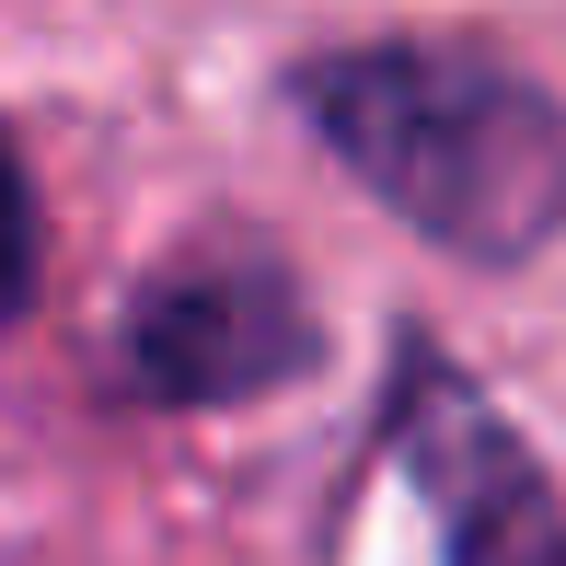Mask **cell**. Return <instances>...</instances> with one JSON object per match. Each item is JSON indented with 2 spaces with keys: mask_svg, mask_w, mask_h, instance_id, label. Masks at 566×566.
Here are the masks:
<instances>
[{
  "mask_svg": "<svg viewBox=\"0 0 566 566\" xmlns=\"http://www.w3.org/2000/svg\"><path fill=\"white\" fill-rule=\"evenodd\" d=\"M290 105L370 209H394L451 266H532L566 231V105L462 35L324 46Z\"/></svg>",
  "mask_w": 566,
  "mask_h": 566,
  "instance_id": "1",
  "label": "cell"
},
{
  "mask_svg": "<svg viewBox=\"0 0 566 566\" xmlns=\"http://www.w3.org/2000/svg\"><path fill=\"white\" fill-rule=\"evenodd\" d=\"M105 370L127 405H266L324 370V313L277 266V243L197 231L127 290Z\"/></svg>",
  "mask_w": 566,
  "mask_h": 566,
  "instance_id": "2",
  "label": "cell"
},
{
  "mask_svg": "<svg viewBox=\"0 0 566 566\" xmlns=\"http://www.w3.org/2000/svg\"><path fill=\"white\" fill-rule=\"evenodd\" d=\"M381 451L428 497L440 566H566V497L544 451L509 428V405L440 336H394V394H381Z\"/></svg>",
  "mask_w": 566,
  "mask_h": 566,
  "instance_id": "3",
  "label": "cell"
},
{
  "mask_svg": "<svg viewBox=\"0 0 566 566\" xmlns=\"http://www.w3.org/2000/svg\"><path fill=\"white\" fill-rule=\"evenodd\" d=\"M35 277H46V220H35V186H23L12 139H0V324L35 313Z\"/></svg>",
  "mask_w": 566,
  "mask_h": 566,
  "instance_id": "4",
  "label": "cell"
}]
</instances>
